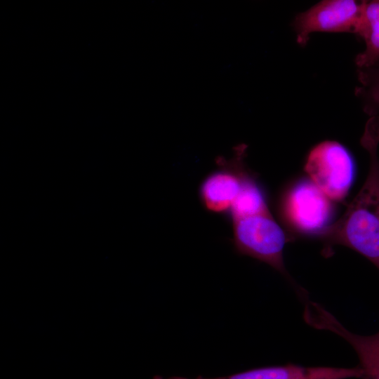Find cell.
<instances>
[{"label": "cell", "mask_w": 379, "mask_h": 379, "mask_svg": "<svg viewBox=\"0 0 379 379\" xmlns=\"http://www.w3.org/2000/svg\"><path fill=\"white\" fill-rule=\"evenodd\" d=\"M361 145L369 155V169L361 190L343 216L319 236L325 253L341 245L360 253L379 270V116L367 121Z\"/></svg>", "instance_id": "1"}, {"label": "cell", "mask_w": 379, "mask_h": 379, "mask_svg": "<svg viewBox=\"0 0 379 379\" xmlns=\"http://www.w3.org/2000/svg\"><path fill=\"white\" fill-rule=\"evenodd\" d=\"M231 221L233 229L232 241L237 253L270 265L293 285L301 299L307 296L306 291L295 284L286 269L283 253L290 237L270 211Z\"/></svg>", "instance_id": "2"}, {"label": "cell", "mask_w": 379, "mask_h": 379, "mask_svg": "<svg viewBox=\"0 0 379 379\" xmlns=\"http://www.w3.org/2000/svg\"><path fill=\"white\" fill-rule=\"evenodd\" d=\"M304 169L311 180L331 201L347 195L355 178L356 167L350 152L335 140H324L309 152Z\"/></svg>", "instance_id": "3"}, {"label": "cell", "mask_w": 379, "mask_h": 379, "mask_svg": "<svg viewBox=\"0 0 379 379\" xmlns=\"http://www.w3.org/2000/svg\"><path fill=\"white\" fill-rule=\"evenodd\" d=\"M281 213L295 232L319 237L331 225L333 208L331 200L311 180L303 179L284 194Z\"/></svg>", "instance_id": "4"}, {"label": "cell", "mask_w": 379, "mask_h": 379, "mask_svg": "<svg viewBox=\"0 0 379 379\" xmlns=\"http://www.w3.org/2000/svg\"><path fill=\"white\" fill-rule=\"evenodd\" d=\"M364 1L323 0L298 13L292 22L296 42L305 46L316 32L357 34Z\"/></svg>", "instance_id": "5"}, {"label": "cell", "mask_w": 379, "mask_h": 379, "mask_svg": "<svg viewBox=\"0 0 379 379\" xmlns=\"http://www.w3.org/2000/svg\"><path fill=\"white\" fill-rule=\"evenodd\" d=\"M246 152V145L241 144L234 148L232 158L217 157L218 168L202 180L199 189L201 203L207 211L228 215L245 180L251 173L244 162Z\"/></svg>", "instance_id": "6"}, {"label": "cell", "mask_w": 379, "mask_h": 379, "mask_svg": "<svg viewBox=\"0 0 379 379\" xmlns=\"http://www.w3.org/2000/svg\"><path fill=\"white\" fill-rule=\"evenodd\" d=\"M303 319L309 326L331 331L352 347L363 371L362 379H379V331L371 335L354 333L324 307L309 299L305 302Z\"/></svg>", "instance_id": "7"}, {"label": "cell", "mask_w": 379, "mask_h": 379, "mask_svg": "<svg viewBox=\"0 0 379 379\" xmlns=\"http://www.w3.org/2000/svg\"><path fill=\"white\" fill-rule=\"evenodd\" d=\"M363 378V371L359 366L352 368L332 366H305L295 364L258 367L228 375L205 378L198 375L194 378L181 376L157 379H349Z\"/></svg>", "instance_id": "8"}, {"label": "cell", "mask_w": 379, "mask_h": 379, "mask_svg": "<svg viewBox=\"0 0 379 379\" xmlns=\"http://www.w3.org/2000/svg\"><path fill=\"white\" fill-rule=\"evenodd\" d=\"M357 35L363 39L365 49L355 58L358 69L373 67L379 60V0L364 1Z\"/></svg>", "instance_id": "9"}, {"label": "cell", "mask_w": 379, "mask_h": 379, "mask_svg": "<svg viewBox=\"0 0 379 379\" xmlns=\"http://www.w3.org/2000/svg\"><path fill=\"white\" fill-rule=\"evenodd\" d=\"M267 212H270V209L265 192L251 173L245 180L227 216L232 220Z\"/></svg>", "instance_id": "10"}, {"label": "cell", "mask_w": 379, "mask_h": 379, "mask_svg": "<svg viewBox=\"0 0 379 379\" xmlns=\"http://www.w3.org/2000/svg\"><path fill=\"white\" fill-rule=\"evenodd\" d=\"M360 86L355 95L360 100L364 111L371 117L379 113V69L369 67L358 69Z\"/></svg>", "instance_id": "11"}, {"label": "cell", "mask_w": 379, "mask_h": 379, "mask_svg": "<svg viewBox=\"0 0 379 379\" xmlns=\"http://www.w3.org/2000/svg\"><path fill=\"white\" fill-rule=\"evenodd\" d=\"M374 67H377L379 69V60L378 62L375 64V65L374 66Z\"/></svg>", "instance_id": "12"}]
</instances>
